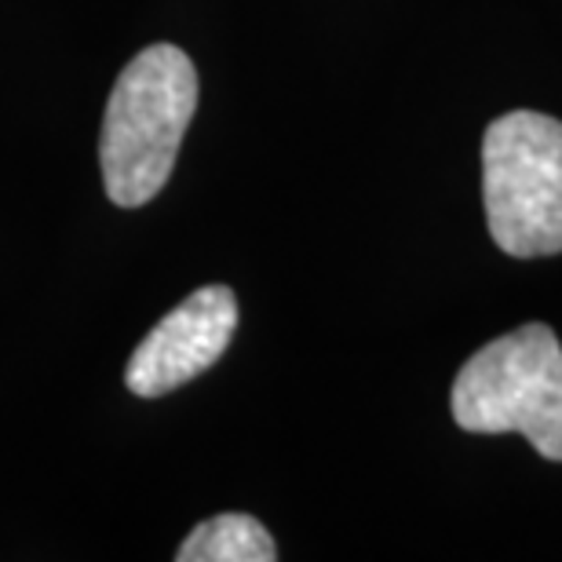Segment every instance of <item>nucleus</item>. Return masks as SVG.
I'll return each mask as SVG.
<instances>
[{"instance_id":"1","label":"nucleus","mask_w":562,"mask_h":562,"mask_svg":"<svg viewBox=\"0 0 562 562\" xmlns=\"http://www.w3.org/2000/svg\"><path fill=\"white\" fill-rule=\"evenodd\" d=\"M194 110L198 70L176 44H150L121 70L99 139V165L114 205L139 209L157 198L176 168Z\"/></svg>"},{"instance_id":"2","label":"nucleus","mask_w":562,"mask_h":562,"mask_svg":"<svg viewBox=\"0 0 562 562\" xmlns=\"http://www.w3.org/2000/svg\"><path fill=\"white\" fill-rule=\"evenodd\" d=\"M471 435H522L544 460H562V344L541 322L490 340L460 366L449 395Z\"/></svg>"},{"instance_id":"3","label":"nucleus","mask_w":562,"mask_h":562,"mask_svg":"<svg viewBox=\"0 0 562 562\" xmlns=\"http://www.w3.org/2000/svg\"><path fill=\"white\" fill-rule=\"evenodd\" d=\"M482 201L501 252H562V121L512 110L482 139Z\"/></svg>"},{"instance_id":"4","label":"nucleus","mask_w":562,"mask_h":562,"mask_svg":"<svg viewBox=\"0 0 562 562\" xmlns=\"http://www.w3.org/2000/svg\"><path fill=\"white\" fill-rule=\"evenodd\" d=\"M238 329V296L227 285H205L165 314L132 351L125 384L139 398H161L216 366Z\"/></svg>"},{"instance_id":"5","label":"nucleus","mask_w":562,"mask_h":562,"mask_svg":"<svg viewBox=\"0 0 562 562\" xmlns=\"http://www.w3.org/2000/svg\"><path fill=\"white\" fill-rule=\"evenodd\" d=\"M179 562H274L278 548L267 526L252 515H216V519L194 526V533L179 544Z\"/></svg>"}]
</instances>
